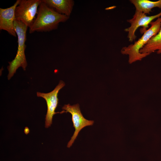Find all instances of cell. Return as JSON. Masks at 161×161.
Returning a JSON list of instances; mask_svg holds the SVG:
<instances>
[{"mask_svg":"<svg viewBox=\"0 0 161 161\" xmlns=\"http://www.w3.org/2000/svg\"><path fill=\"white\" fill-rule=\"evenodd\" d=\"M69 18V16L59 13L42 1L36 17L29 28V32H49L56 29L60 23L65 22Z\"/></svg>","mask_w":161,"mask_h":161,"instance_id":"obj_1","label":"cell"},{"mask_svg":"<svg viewBox=\"0 0 161 161\" xmlns=\"http://www.w3.org/2000/svg\"><path fill=\"white\" fill-rule=\"evenodd\" d=\"M151 27L145 31L142 36L133 44L126 47H124L121 50L123 55L128 56V62L132 64L137 61H141L143 58L150 54L141 53L140 50L147 43L149 40L156 35L160 31L161 27V17L150 23Z\"/></svg>","mask_w":161,"mask_h":161,"instance_id":"obj_2","label":"cell"},{"mask_svg":"<svg viewBox=\"0 0 161 161\" xmlns=\"http://www.w3.org/2000/svg\"><path fill=\"white\" fill-rule=\"evenodd\" d=\"M14 24L18 36V50L14 59L11 61L8 62L9 65L7 67L8 71L7 76L8 80L13 76L19 67H21L24 70H25L27 65L25 50L26 47L25 43L27 31L28 27L22 22L16 20L14 21Z\"/></svg>","mask_w":161,"mask_h":161,"instance_id":"obj_3","label":"cell"},{"mask_svg":"<svg viewBox=\"0 0 161 161\" xmlns=\"http://www.w3.org/2000/svg\"><path fill=\"white\" fill-rule=\"evenodd\" d=\"M42 0H20L15 10V20L30 28L37 14Z\"/></svg>","mask_w":161,"mask_h":161,"instance_id":"obj_4","label":"cell"},{"mask_svg":"<svg viewBox=\"0 0 161 161\" xmlns=\"http://www.w3.org/2000/svg\"><path fill=\"white\" fill-rule=\"evenodd\" d=\"M161 16V12L156 15L148 16L142 12L135 10L133 17L127 20V21L130 24V26L124 30L128 33L127 37L129 41L132 42L136 39L135 32L139 27H143L141 32L143 33L147 30V29L148 27V25L153 20Z\"/></svg>","mask_w":161,"mask_h":161,"instance_id":"obj_5","label":"cell"},{"mask_svg":"<svg viewBox=\"0 0 161 161\" xmlns=\"http://www.w3.org/2000/svg\"><path fill=\"white\" fill-rule=\"evenodd\" d=\"M62 109L65 112H69L72 116V121L75 130L67 145L70 148L76 139L79 132L83 128L88 126H92L93 120H88L85 119L81 113L78 104L71 105L69 104L65 105Z\"/></svg>","mask_w":161,"mask_h":161,"instance_id":"obj_6","label":"cell"},{"mask_svg":"<svg viewBox=\"0 0 161 161\" xmlns=\"http://www.w3.org/2000/svg\"><path fill=\"white\" fill-rule=\"evenodd\" d=\"M65 85L64 83L60 80L58 85L52 91L45 93L37 92L38 97L43 98L46 101L47 106V111L45 117V127L47 128L50 126L52 123L53 116L56 114L63 113L65 112L63 110L61 112H55V111L58 103V95L59 91Z\"/></svg>","mask_w":161,"mask_h":161,"instance_id":"obj_7","label":"cell"},{"mask_svg":"<svg viewBox=\"0 0 161 161\" xmlns=\"http://www.w3.org/2000/svg\"><path fill=\"white\" fill-rule=\"evenodd\" d=\"M20 0H17L14 4L6 8H0V30L7 31L10 35L16 37L14 21L15 10Z\"/></svg>","mask_w":161,"mask_h":161,"instance_id":"obj_8","label":"cell"},{"mask_svg":"<svg viewBox=\"0 0 161 161\" xmlns=\"http://www.w3.org/2000/svg\"><path fill=\"white\" fill-rule=\"evenodd\" d=\"M49 7L60 14L69 16L74 5L72 0H42Z\"/></svg>","mask_w":161,"mask_h":161,"instance_id":"obj_9","label":"cell"},{"mask_svg":"<svg viewBox=\"0 0 161 161\" xmlns=\"http://www.w3.org/2000/svg\"><path fill=\"white\" fill-rule=\"evenodd\" d=\"M134 6L135 10L145 14H150L151 10L154 7L161 9V0L151 1L148 0H130Z\"/></svg>","mask_w":161,"mask_h":161,"instance_id":"obj_10","label":"cell"},{"mask_svg":"<svg viewBox=\"0 0 161 161\" xmlns=\"http://www.w3.org/2000/svg\"><path fill=\"white\" fill-rule=\"evenodd\" d=\"M140 52L149 54L155 52L158 54H161V27L159 32L149 40Z\"/></svg>","mask_w":161,"mask_h":161,"instance_id":"obj_11","label":"cell"}]
</instances>
